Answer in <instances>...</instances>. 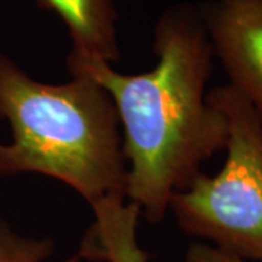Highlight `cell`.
Instances as JSON below:
<instances>
[{
    "mask_svg": "<svg viewBox=\"0 0 262 262\" xmlns=\"http://www.w3.org/2000/svg\"><path fill=\"white\" fill-rule=\"evenodd\" d=\"M0 120L12 128V143L0 144V177H50L89 204L125 198L128 170L118 115L96 82L83 76L39 82L0 51Z\"/></svg>",
    "mask_w": 262,
    "mask_h": 262,
    "instance_id": "cell-2",
    "label": "cell"
},
{
    "mask_svg": "<svg viewBox=\"0 0 262 262\" xmlns=\"http://www.w3.org/2000/svg\"><path fill=\"white\" fill-rule=\"evenodd\" d=\"M94 223L84 233L79 248L82 261L149 262L150 253L137 242V225L141 215L136 203L124 196H106L91 203Z\"/></svg>",
    "mask_w": 262,
    "mask_h": 262,
    "instance_id": "cell-5",
    "label": "cell"
},
{
    "mask_svg": "<svg viewBox=\"0 0 262 262\" xmlns=\"http://www.w3.org/2000/svg\"><path fill=\"white\" fill-rule=\"evenodd\" d=\"M200 13L230 86L262 115V0H213Z\"/></svg>",
    "mask_w": 262,
    "mask_h": 262,
    "instance_id": "cell-4",
    "label": "cell"
},
{
    "mask_svg": "<svg viewBox=\"0 0 262 262\" xmlns=\"http://www.w3.org/2000/svg\"><path fill=\"white\" fill-rule=\"evenodd\" d=\"M185 259L187 262H248L230 256V255L213 248L211 245L201 244V242L189 245Z\"/></svg>",
    "mask_w": 262,
    "mask_h": 262,
    "instance_id": "cell-8",
    "label": "cell"
},
{
    "mask_svg": "<svg viewBox=\"0 0 262 262\" xmlns=\"http://www.w3.org/2000/svg\"><path fill=\"white\" fill-rule=\"evenodd\" d=\"M158 64L122 75L113 64L70 50L72 76L94 80L111 96L124 128L125 196L151 225L163 220L172 194L187 188L203 162L226 149L223 111L206 95L213 47L200 10L173 5L153 31Z\"/></svg>",
    "mask_w": 262,
    "mask_h": 262,
    "instance_id": "cell-1",
    "label": "cell"
},
{
    "mask_svg": "<svg viewBox=\"0 0 262 262\" xmlns=\"http://www.w3.org/2000/svg\"><path fill=\"white\" fill-rule=\"evenodd\" d=\"M227 118V158L214 177L198 173L169 208L189 236L248 262H262V115L233 86L207 95Z\"/></svg>",
    "mask_w": 262,
    "mask_h": 262,
    "instance_id": "cell-3",
    "label": "cell"
},
{
    "mask_svg": "<svg viewBox=\"0 0 262 262\" xmlns=\"http://www.w3.org/2000/svg\"><path fill=\"white\" fill-rule=\"evenodd\" d=\"M63 20L72 38V50L113 64L121 60L118 13L114 0H35Z\"/></svg>",
    "mask_w": 262,
    "mask_h": 262,
    "instance_id": "cell-6",
    "label": "cell"
},
{
    "mask_svg": "<svg viewBox=\"0 0 262 262\" xmlns=\"http://www.w3.org/2000/svg\"><path fill=\"white\" fill-rule=\"evenodd\" d=\"M54 249L53 239L25 237L0 219V262H46ZM63 262H82V258L76 253Z\"/></svg>",
    "mask_w": 262,
    "mask_h": 262,
    "instance_id": "cell-7",
    "label": "cell"
}]
</instances>
